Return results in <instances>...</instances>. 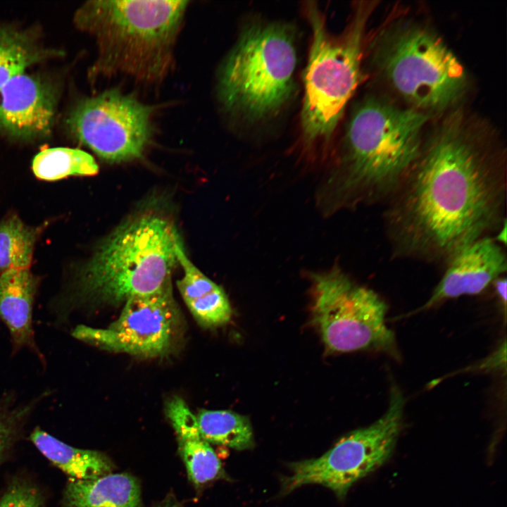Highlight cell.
Here are the masks:
<instances>
[{"label":"cell","instance_id":"obj_16","mask_svg":"<svg viewBox=\"0 0 507 507\" xmlns=\"http://www.w3.org/2000/svg\"><path fill=\"white\" fill-rule=\"evenodd\" d=\"M176 252L184 273L177 280V287L196 320L206 327H218L229 322L232 308L224 290L190 261L180 239Z\"/></svg>","mask_w":507,"mask_h":507},{"label":"cell","instance_id":"obj_13","mask_svg":"<svg viewBox=\"0 0 507 507\" xmlns=\"http://www.w3.org/2000/svg\"><path fill=\"white\" fill-rule=\"evenodd\" d=\"M506 270L507 257L502 245L492 237L480 239L450 259L429 299L412 314L449 299L480 294L497 278L505 275Z\"/></svg>","mask_w":507,"mask_h":507},{"label":"cell","instance_id":"obj_12","mask_svg":"<svg viewBox=\"0 0 507 507\" xmlns=\"http://www.w3.org/2000/svg\"><path fill=\"white\" fill-rule=\"evenodd\" d=\"M0 92L1 134L21 141L50 134L58 98L51 82L23 73L8 81Z\"/></svg>","mask_w":507,"mask_h":507},{"label":"cell","instance_id":"obj_2","mask_svg":"<svg viewBox=\"0 0 507 507\" xmlns=\"http://www.w3.org/2000/svg\"><path fill=\"white\" fill-rule=\"evenodd\" d=\"M428 119L415 108L376 97L363 100L351 113L325 185L327 208L384 204L418 156Z\"/></svg>","mask_w":507,"mask_h":507},{"label":"cell","instance_id":"obj_11","mask_svg":"<svg viewBox=\"0 0 507 507\" xmlns=\"http://www.w3.org/2000/svg\"><path fill=\"white\" fill-rule=\"evenodd\" d=\"M179 321L170 281L154 293L127 299L118 318L107 327L79 325L71 334L74 338L102 349L156 357L169 351Z\"/></svg>","mask_w":507,"mask_h":507},{"label":"cell","instance_id":"obj_7","mask_svg":"<svg viewBox=\"0 0 507 507\" xmlns=\"http://www.w3.org/2000/svg\"><path fill=\"white\" fill-rule=\"evenodd\" d=\"M375 58L392 87L422 111L451 106L467 84L463 65L443 41L415 25H402L382 33Z\"/></svg>","mask_w":507,"mask_h":507},{"label":"cell","instance_id":"obj_4","mask_svg":"<svg viewBox=\"0 0 507 507\" xmlns=\"http://www.w3.org/2000/svg\"><path fill=\"white\" fill-rule=\"evenodd\" d=\"M180 239L162 215L144 213L127 221L80 271L75 300L118 304L157 292L171 281Z\"/></svg>","mask_w":507,"mask_h":507},{"label":"cell","instance_id":"obj_23","mask_svg":"<svg viewBox=\"0 0 507 507\" xmlns=\"http://www.w3.org/2000/svg\"><path fill=\"white\" fill-rule=\"evenodd\" d=\"M45 392L42 396L46 395ZM41 396L26 404L15 405L11 395L0 399V462L15 435L19 425L35 407Z\"/></svg>","mask_w":507,"mask_h":507},{"label":"cell","instance_id":"obj_6","mask_svg":"<svg viewBox=\"0 0 507 507\" xmlns=\"http://www.w3.org/2000/svg\"><path fill=\"white\" fill-rule=\"evenodd\" d=\"M371 8L357 5L350 23L335 35L328 30L316 3H305L312 42L304 73L301 126L308 149L327 145L360 82L363 35Z\"/></svg>","mask_w":507,"mask_h":507},{"label":"cell","instance_id":"obj_14","mask_svg":"<svg viewBox=\"0 0 507 507\" xmlns=\"http://www.w3.org/2000/svg\"><path fill=\"white\" fill-rule=\"evenodd\" d=\"M39 278L28 269L11 270L0 275V320L7 327L13 355L28 348L42 361L44 357L35 339L32 310Z\"/></svg>","mask_w":507,"mask_h":507},{"label":"cell","instance_id":"obj_21","mask_svg":"<svg viewBox=\"0 0 507 507\" xmlns=\"http://www.w3.org/2000/svg\"><path fill=\"white\" fill-rule=\"evenodd\" d=\"M32 169L37 178L53 181L72 175H94L99 167L93 156L83 150L54 147L39 151L33 158Z\"/></svg>","mask_w":507,"mask_h":507},{"label":"cell","instance_id":"obj_18","mask_svg":"<svg viewBox=\"0 0 507 507\" xmlns=\"http://www.w3.org/2000/svg\"><path fill=\"white\" fill-rule=\"evenodd\" d=\"M37 449L70 480H90L111 473L112 461L104 453L75 448L58 440L39 427L30 434Z\"/></svg>","mask_w":507,"mask_h":507},{"label":"cell","instance_id":"obj_15","mask_svg":"<svg viewBox=\"0 0 507 507\" xmlns=\"http://www.w3.org/2000/svg\"><path fill=\"white\" fill-rule=\"evenodd\" d=\"M165 413L175 432L179 451L192 482L200 486L226 478L220 461L200 433L196 415L185 401L177 396L171 397L165 404Z\"/></svg>","mask_w":507,"mask_h":507},{"label":"cell","instance_id":"obj_9","mask_svg":"<svg viewBox=\"0 0 507 507\" xmlns=\"http://www.w3.org/2000/svg\"><path fill=\"white\" fill-rule=\"evenodd\" d=\"M405 399L393 386L384 414L370 425L351 432L316 458L292 463L282 480L283 494L306 484H320L343 499L352 485L392 455L401 427Z\"/></svg>","mask_w":507,"mask_h":507},{"label":"cell","instance_id":"obj_8","mask_svg":"<svg viewBox=\"0 0 507 507\" xmlns=\"http://www.w3.org/2000/svg\"><path fill=\"white\" fill-rule=\"evenodd\" d=\"M312 281L313 320L328 350L395 353V336L385 320L388 307L375 292L337 268L314 274Z\"/></svg>","mask_w":507,"mask_h":507},{"label":"cell","instance_id":"obj_25","mask_svg":"<svg viewBox=\"0 0 507 507\" xmlns=\"http://www.w3.org/2000/svg\"><path fill=\"white\" fill-rule=\"evenodd\" d=\"M495 293L499 299L501 304L506 309V278L505 275L497 278L493 282Z\"/></svg>","mask_w":507,"mask_h":507},{"label":"cell","instance_id":"obj_3","mask_svg":"<svg viewBox=\"0 0 507 507\" xmlns=\"http://www.w3.org/2000/svg\"><path fill=\"white\" fill-rule=\"evenodd\" d=\"M188 1H89L74 16L92 35L98 55L94 74L125 75L158 82L169 73Z\"/></svg>","mask_w":507,"mask_h":507},{"label":"cell","instance_id":"obj_19","mask_svg":"<svg viewBox=\"0 0 507 507\" xmlns=\"http://www.w3.org/2000/svg\"><path fill=\"white\" fill-rule=\"evenodd\" d=\"M196 418L200 433L209 444L237 451L254 446L252 427L246 416L230 411L201 409Z\"/></svg>","mask_w":507,"mask_h":507},{"label":"cell","instance_id":"obj_24","mask_svg":"<svg viewBox=\"0 0 507 507\" xmlns=\"http://www.w3.org/2000/svg\"><path fill=\"white\" fill-rule=\"evenodd\" d=\"M0 507H45L37 488L23 480L13 481L0 498Z\"/></svg>","mask_w":507,"mask_h":507},{"label":"cell","instance_id":"obj_5","mask_svg":"<svg viewBox=\"0 0 507 507\" xmlns=\"http://www.w3.org/2000/svg\"><path fill=\"white\" fill-rule=\"evenodd\" d=\"M295 39L285 23L256 20L244 27L218 73V96L227 112L256 121L284 106L294 88Z\"/></svg>","mask_w":507,"mask_h":507},{"label":"cell","instance_id":"obj_22","mask_svg":"<svg viewBox=\"0 0 507 507\" xmlns=\"http://www.w3.org/2000/svg\"><path fill=\"white\" fill-rule=\"evenodd\" d=\"M41 227L25 224L16 215L0 222V273L28 269Z\"/></svg>","mask_w":507,"mask_h":507},{"label":"cell","instance_id":"obj_10","mask_svg":"<svg viewBox=\"0 0 507 507\" xmlns=\"http://www.w3.org/2000/svg\"><path fill=\"white\" fill-rule=\"evenodd\" d=\"M153 108L116 89L79 101L69 113L70 134L102 159L140 158L153 135Z\"/></svg>","mask_w":507,"mask_h":507},{"label":"cell","instance_id":"obj_1","mask_svg":"<svg viewBox=\"0 0 507 507\" xmlns=\"http://www.w3.org/2000/svg\"><path fill=\"white\" fill-rule=\"evenodd\" d=\"M503 149L456 121L429 140L384 203L383 225L394 258L445 265L506 225Z\"/></svg>","mask_w":507,"mask_h":507},{"label":"cell","instance_id":"obj_17","mask_svg":"<svg viewBox=\"0 0 507 507\" xmlns=\"http://www.w3.org/2000/svg\"><path fill=\"white\" fill-rule=\"evenodd\" d=\"M63 501L65 507H142L140 485L126 473L70 480Z\"/></svg>","mask_w":507,"mask_h":507},{"label":"cell","instance_id":"obj_20","mask_svg":"<svg viewBox=\"0 0 507 507\" xmlns=\"http://www.w3.org/2000/svg\"><path fill=\"white\" fill-rule=\"evenodd\" d=\"M50 54L37 44L29 32L0 25V89L12 77Z\"/></svg>","mask_w":507,"mask_h":507}]
</instances>
